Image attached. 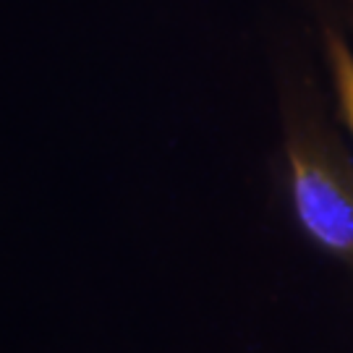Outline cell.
Wrapping results in <instances>:
<instances>
[{
    "instance_id": "1",
    "label": "cell",
    "mask_w": 353,
    "mask_h": 353,
    "mask_svg": "<svg viewBox=\"0 0 353 353\" xmlns=\"http://www.w3.org/2000/svg\"><path fill=\"white\" fill-rule=\"evenodd\" d=\"M296 214L312 239L353 267V168L314 141L288 147Z\"/></svg>"
},
{
    "instance_id": "2",
    "label": "cell",
    "mask_w": 353,
    "mask_h": 353,
    "mask_svg": "<svg viewBox=\"0 0 353 353\" xmlns=\"http://www.w3.org/2000/svg\"><path fill=\"white\" fill-rule=\"evenodd\" d=\"M327 58L330 68H332V79H335V92H338V102H341L343 121L353 134V52L348 50V45L335 32L327 34Z\"/></svg>"
}]
</instances>
